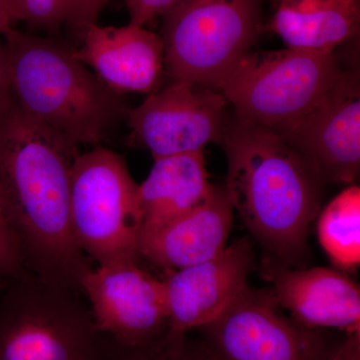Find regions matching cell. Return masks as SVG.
<instances>
[{
	"label": "cell",
	"instance_id": "obj_1",
	"mask_svg": "<svg viewBox=\"0 0 360 360\" xmlns=\"http://www.w3.org/2000/svg\"><path fill=\"white\" fill-rule=\"evenodd\" d=\"M78 146L26 115L8 92L0 106V194L26 269L80 291L91 267L70 224V186Z\"/></svg>",
	"mask_w": 360,
	"mask_h": 360
},
{
	"label": "cell",
	"instance_id": "obj_2",
	"mask_svg": "<svg viewBox=\"0 0 360 360\" xmlns=\"http://www.w3.org/2000/svg\"><path fill=\"white\" fill-rule=\"evenodd\" d=\"M220 144L233 210L269 257L303 267L309 226L323 198L321 175L283 135L236 116L227 123Z\"/></svg>",
	"mask_w": 360,
	"mask_h": 360
},
{
	"label": "cell",
	"instance_id": "obj_3",
	"mask_svg": "<svg viewBox=\"0 0 360 360\" xmlns=\"http://www.w3.org/2000/svg\"><path fill=\"white\" fill-rule=\"evenodd\" d=\"M9 94L26 115L73 142L101 146L127 104L65 44L18 32L4 33Z\"/></svg>",
	"mask_w": 360,
	"mask_h": 360
},
{
	"label": "cell",
	"instance_id": "obj_4",
	"mask_svg": "<svg viewBox=\"0 0 360 360\" xmlns=\"http://www.w3.org/2000/svg\"><path fill=\"white\" fill-rule=\"evenodd\" d=\"M0 300V360H103L80 291L28 276L7 281Z\"/></svg>",
	"mask_w": 360,
	"mask_h": 360
},
{
	"label": "cell",
	"instance_id": "obj_5",
	"mask_svg": "<svg viewBox=\"0 0 360 360\" xmlns=\"http://www.w3.org/2000/svg\"><path fill=\"white\" fill-rule=\"evenodd\" d=\"M165 71L219 90L262 30V0H177L161 16Z\"/></svg>",
	"mask_w": 360,
	"mask_h": 360
},
{
	"label": "cell",
	"instance_id": "obj_6",
	"mask_svg": "<svg viewBox=\"0 0 360 360\" xmlns=\"http://www.w3.org/2000/svg\"><path fill=\"white\" fill-rule=\"evenodd\" d=\"M340 70L333 53L291 47L250 51L219 91L236 117L284 135L319 103Z\"/></svg>",
	"mask_w": 360,
	"mask_h": 360
},
{
	"label": "cell",
	"instance_id": "obj_7",
	"mask_svg": "<svg viewBox=\"0 0 360 360\" xmlns=\"http://www.w3.org/2000/svg\"><path fill=\"white\" fill-rule=\"evenodd\" d=\"M139 184L124 158L96 146L77 156L70 186V224L78 248L98 265L137 262Z\"/></svg>",
	"mask_w": 360,
	"mask_h": 360
},
{
	"label": "cell",
	"instance_id": "obj_8",
	"mask_svg": "<svg viewBox=\"0 0 360 360\" xmlns=\"http://www.w3.org/2000/svg\"><path fill=\"white\" fill-rule=\"evenodd\" d=\"M200 329L219 360H333L340 345L288 319L270 290L250 286Z\"/></svg>",
	"mask_w": 360,
	"mask_h": 360
},
{
	"label": "cell",
	"instance_id": "obj_9",
	"mask_svg": "<svg viewBox=\"0 0 360 360\" xmlns=\"http://www.w3.org/2000/svg\"><path fill=\"white\" fill-rule=\"evenodd\" d=\"M97 331L116 345L143 347L168 330L165 281L137 262L90 267L79 283Z\"/></svg>",
	"mask_w": 360,
	"mask_h": 360
},
{
	"label": "cell",
	"instance_id": "obj_10",
	"mask_svg": "<svg viewBox=\"0 0 360 360\" xmlns=\"http://www.w3.org/2000/svg\"><path fill=\"white\" fill-rule=\"evenodd\" d=\"M226 98L219 90L189 82H174L149 94L127 112L135 141L155 160L203 151L221 142L229 120Z\"/></svg>",
	"mask_w": 360,
	"mask_h": 360
},
{
	"label": "cell",
	"instance_id": "obj_11",
	"mask_svg": "<svg viewBox=\"0 0 360 360\" xmlns=\"http://www.w3.org/2000/svg\"><path fill=\"white\" fill-rule=\"evenodd\" d=\"M283 136L326 184H354L360 168L359 72L341 68L319 103Z\"/></svg>",
	"mask_w": 360,
	"mask_h": 360
},
{
	"label": "cell",
	"instance_id": "obj_12",
	"mask_svg": "<svg viewBox=\"0 0 360 360\" xmlns=\"http://www.w3.org/2000/svg\"><path fill=\"white\" fill-rule=\"evenodd\" d=\"M253 259L250 241L241 238L217 257L172 271L163 279L168 331L188 333L219 319L250 286Z\"/></svg>",
	"mask_w": 360,
	"mask_h": 360
},
{
	"label": "cell",
	"instance_id": "obj_13",
	"mask_svg": "<svg viewBox=\"0 0 360 360\" xmlns=\"http://www.w3.org/2000/svg\"><path fill=\"white\" fill-rule=\"evenodd\" d=\"M262 274L279 307L309 328L360 331V290L345 274L328 267H292L269 257Z\"/></svg>",
	"mask_w": 360,
	"mask_h": 360
},
{
	"label": "cell",
	"instance_id": "obj_14",
	"mask_svg": "<svg viewBox=\"0 0 360 360\" xmlns=\"http://www.w3.org/2000/svg\"><path fill=\"white\" fill-rule=\"evenodd\" d=\"M75 56L115 91L151 94L165 72V47L160 34L143 26H89Z\"/></svg>",
	"mask_w": 360,
	"mask_h": 360
},
{
	"label": "cell",
	"instance_id": "obj_15",
	"mask_svg": "<svg viewBox=\"0 0 360 360\" xmlns=\"http://www.w3.org/2000/svg\"><path fill=\"white\" fill-rule=\"evenodd\" d=\"M233 224L224 186H213L200 205L139 241V255L167 270H179L217 257L227 246Z\"/></svg>",
	"mask_w": 360,
	"mask_h": 360
},
{
	"label": "cell",
	"instance_id": "obj_16",
	"mask_svg": "<svg viewBox=\"0 0 360 360\" xmlns=\"http://www.w3.org/2000/svg\"><path fill=\"white\" fill-rule=\"evenodd\" d=\"M203 151L155 160L148 179L137 187L142 238L184 217L212 193Z\"/></svg>",
	"mask_w": 360,
	"mask_h": 360
},
{
	"label": "cell",
	"instance_id": "obj_17",
	"mask_svg": "<svg viewBox=\"0 0 360 360\" xmlns=\"http://www.w3.org/2000/svg\"><path fill=\"white\" fill-rule=\"evenodd\" d=\"M269 28L291 49L333 53L359 30V0H279Z\"/></svg>",
	"mask_w": 360,
	"mask_h": 360
},
{
	"label": "cell",
	"instance_id": "obj_18",
	"mask_svg": "<svg viewBox=\"0 0 360 360\" xmlns=\"http://www.w3.org/2000/svg\"><path fill=\"white\" fill-rule=\"evenodd\" d=\"M319 243L331 262L342 269L360 264V189L347 187L319 213Z\"/></svg>",
	"mask_w": 360,
	"mask_h": 360
},
{
	"label": "cell",
	"instance_id": "obj_19",
	"mask_svg": "<svg viewBox=\"0 0 360 360\" xmlns=\"http://www.w3.org/2000/svg\"><path fill=\"white\" fill-rule=\"evenodd\" d=\"M115 345L122 360H219L202 338L195 340L187 333L176 335L168 330L158 340L143 347L127 348L116 343Z\"/></svg>",
	"mask_w": 360,
	"mask_h": 360
},
{
	"label": "cell",
	"instance_id": "obj_20",
	"mask_svg": "<svg viewBox=\"0 0 360 360\" xmlns=\"http://www.w3.org/2000/svg\"><path fill=\"white\" fill-rule=\"evenodd\" d=\"M14 21H25L30 27L56 32L68 22L70 0H7Z\"/></svg>",
	"mask_w": 360,
	"mask_h": 360
},
{
	"label": "cell",
	"instance_id": "obj_21",
	"mask_svg": "<svg viewBox=\"0 0 360 360\" xmlns=\"http://www.w3.org/2000/svg\"><path fill=\"white\" fill-rule=\"evenodd\" d=\"M30 274L26 269L18 243L7 220L0 194V277L8 281Z\"/></svg>",
	"mask_w": 360,
	"mask_h": 360
},
{
	"label": "cell",
	"instance_id": "obj_22",
	"mask_svg": "<svg viewBox=\"0 0 360 360\" xmlns=\"http://www.w3.org/2000/svg\"><path fill=\"white\" fill-rule=\"evenodd\" d=\"M110 0H70V13L66 25L82 35L89 26L96 25Z\"/></svg>",
	"mask_w": 360,
	"mask_h": 360
},
{
	"label": "cell",
	"instance_id": "obj_23",
	"mask_svg": "<svg viewBox=\"0 0 360 360\" xmlns=\"http://www.w3.org/2000/svg\"><path fill=\"white\" fill-rule=\"evenodd\" d=\"M131 25L146 26L161 18L177 0H123Z\"/></svg>",
	"mask_w": 360,
	"mask_h": 360
},
{
	"label": "cell",
	"instance_id": "obj_24",
	"mask_svg": "<svg viewBox=\"0 0 360 360\" xmlns=\"http://www.w3.org/2000/svg\"><path fill=\"white\" fill-rule=\"evenodd\" d=\"M333 360H360V331L348 333L338 345Z\"/></svg>",
	"mask_w": 360,
	"mask_h": 360
},
{
	"label": "cell",
	"instance_id": "obj_25",
	"mask_svg": "<svg viewBox=\"0 0 360 360\" xmlns=\"http://www.w3.org/2000/svg\"><path fill=\"white\" fill-rule=\"evenodd\" d=\"M9 92L8 68L4 45L0 44V106L6 101Z\"/></svg>",
	"mask_w": 360,
	"mask_h": 360
},
{
	"label": "cell",
	"instance_id": "obj_26",
	"mask_svg": "<svg viewBox=\"0 0 360 360\" xmlns=\"http://www.w3.org/2000/svg\"><path fill=\"white\" fill-rule=\"evenodd\" d=\"M13 20L9 13L7 0H0V34H4L13 25Z\"/></svg>",
	"mask_w": 360,
	"mask_h": 360
},
{
	"label": "cell",
	"instance_id": "obj_27",
	"mask_svg": "<svg viewBox=\"0 0 360 360\" xmlns=\"http://www.w3.org/2000/svg\"><path fill=\"white\" fill-rule=\"evenodd\" d=\"M103 360H122L115 343L108 338H106L105 352H104Z\"/></svg>",
	"mask_w": 360,
	"mask_h": 360
},
{
	"label": "cell",
	"instance_id": "obj_28",
	"mask_svg": "<svg viewBox=\"0 0 360 360\" xmlns=\"http://www.w3.org/2000/svg\"><path fill=\"white\" fill-rule=\"evenodd\" d=\"M6 283L7 281L0 277V291L4 290V288H6Z\"/></svg>",
	"mask_w": 360,
	"mask_h": 360
},
{
	"label": "cell",
	"instance_id": "obj_29",
	"mask_svg": "<svg viewBox=\"0 0 360 360\" xmlns=\"http://www.w3.org/2000/svg\"><path fill=\"white\" fill-rule=\"evenodd\" d=\"M270 2L274 4V6H276L277 4L279 2V0H270Z\"/></svg>",
	"mask_w": 360,
	"mask_h": 360
}]
</instances>
